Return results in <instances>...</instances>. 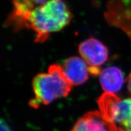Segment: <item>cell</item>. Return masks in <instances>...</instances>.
I'll use <instances>...</instances> for the list:
<instances>
[{
    "label": "cell",
    "instance_id": "obj_6",
    "mask_svg": "<svg viewBox=\"0 0 131 131\" xmlns=\"http://www.w3.org/2000/svg\"><path fill=\"white\" fill-rule=\"evenodd\" d=\"M72 131H119V128L100 112L95 111L80 118Z\"/></svg>",
    "mask_w": 131,
    "mask_h": 131
},
{
    "label": "cell",
    "instance_id": "obj_7",
    "mask_svg": "<svg viewBox=\"0 0 131 131\" xmlns=\"http://www.w3.org/2000/svg\"><path fill=\"white\" fill-rule=\"evenodd\" d=\"M62 68L72 86L84 83L88 80L90 73L88 65L83 59L78 57H70L67 59Z\"/></svg>",
    "mask_w": 131,
    "mask_h": 131
},
{
    "label": "cell",
    "instance_id": "obj_5",
    "mask_svg": "<svg viewBox=\"0 0 131 131\" xmlns=\"http://www.w3.org/2000/svg\"><path fill=\"white\" fill-rule=\"evenodd\" d=\"M104 16L108 23L123 30L131 40V0H111Z\"/></svg>",
    "mask_w": 131,
    "mask_h": 131
},
{
    "label": "cell",
    "instance_id": "obj_3",
    "mask_svg": "<svg viewBox=\"0 0 131 131\" xmlns=\"http://www.w3.org/2000/svg\"><path fill=\"white\" fill-rule=\"evenodd\" d=\"M100 112L118 128L131 130V98L104 92L98 101Z\"/></svg>",
    "mask_w": 131,
    "mask_h": 131
},
{
    "label": "cell",
    "instance_id": "obj_8",
    "mask_svg": "<svg viewBox=\"0 0 131 131\" xmlns=\"http://www.w3.org/2000/svg\"><path fill=\"white\" fill-rule=\"evenodd\" d=\"M99 76L101 87L106 93L116 94L123 87L124 74L117 67L110 66L104 69Z\"/></svg>",
    "mask_w": 131,
    "mask_h": 131
},
{
    "label": "cell",
    "instance_id": "obj_4",
    "mask_svg": "<svg viewBox=\"0 0 131 131\" xmlns=\"http://www.w3.org/2000/svg\"><path fill=\"white\" fill-rule=\"evenodd\" d=\"M78 52L81 58L86 62L90 73L99 75L101 67L108 60V49L102 42L94 38H90L82 42L78 47Z\"/></svg>",
    "mask_w": 131,
    "mask_h": 131
},
{
    "label": "cell",
    "instance_id": "obj_10",
    "mask_svg": "<svg viewBox=\"0 0 131 131\" xmlns=\"http://www.w3.org/2000/svg\"><path fill=\"white\" fill-rule=\"evenodd\" d=\"M127 89H128L129 94L131 95V72L130 73V74L129 75V76L127 77Z\"/></svg>",
    "mask_w": 131,
    "mask_h": 131
},
{
    "label": "cell",
    "instance_id": "obj_11",
    "mask_svg": "<svg viewBox=\"0 0 131 131\" xmlns=\"http://www.w3.org/2000/svg\"><path fill=\"white\" fill-rule=\"evenodd\" d=\"M119 131H131V130H124V129H122L119 128Z\"/></svg>",
    "mask_w": 131,
    "mask_h": 131
},
{
    "label": "cell",
    "instance_id": "obj_9",
    "mask_svg": "<svg viewBox=\"0 0 131 131\" xmlns=\"http://www.w3.org/2000/svg\"><path fill=\"white\" fill-rule=\"evenodd\" d=\"M49 0H13L14 9L20 13H28Z\"/></svg>",
    "mask_w": 131,
    "mask_h": 131
},
{
    "label": "cell",
    "instance_id": "obj_2",
    "mask_svg": "<svg viewBox=\"0 0 131 131\" xmlns=\"http://www.w3.org/2000/svg\"><path fill=\"white\" fill-rule=\"evenodd\" d=\"M32 85L35 98L30 101V105L35 108L68 96L72 86L62 66L57 64L50 66L47 72L36 75Z\"/></svg>",
    "mask_w": 131,
    "mask_h": 131
},
{
    "label": "cell",
    "instance_id": "obj_1",
    "mask_svg": "<svg viewBox=\"0 0 131 131\" xmlns=\"http://www.w3.org/2000/svg\"><path fill=\"white\" fill-rule=\"evenodd\" d=\"M69 9L63 0H49L36 7L14 26L27 27L35 33V42H43L50 34L64 28L71 21Z\"/></svg>",
    "mask_w": 131,
    "mask_h": 131
}]
</instances>
